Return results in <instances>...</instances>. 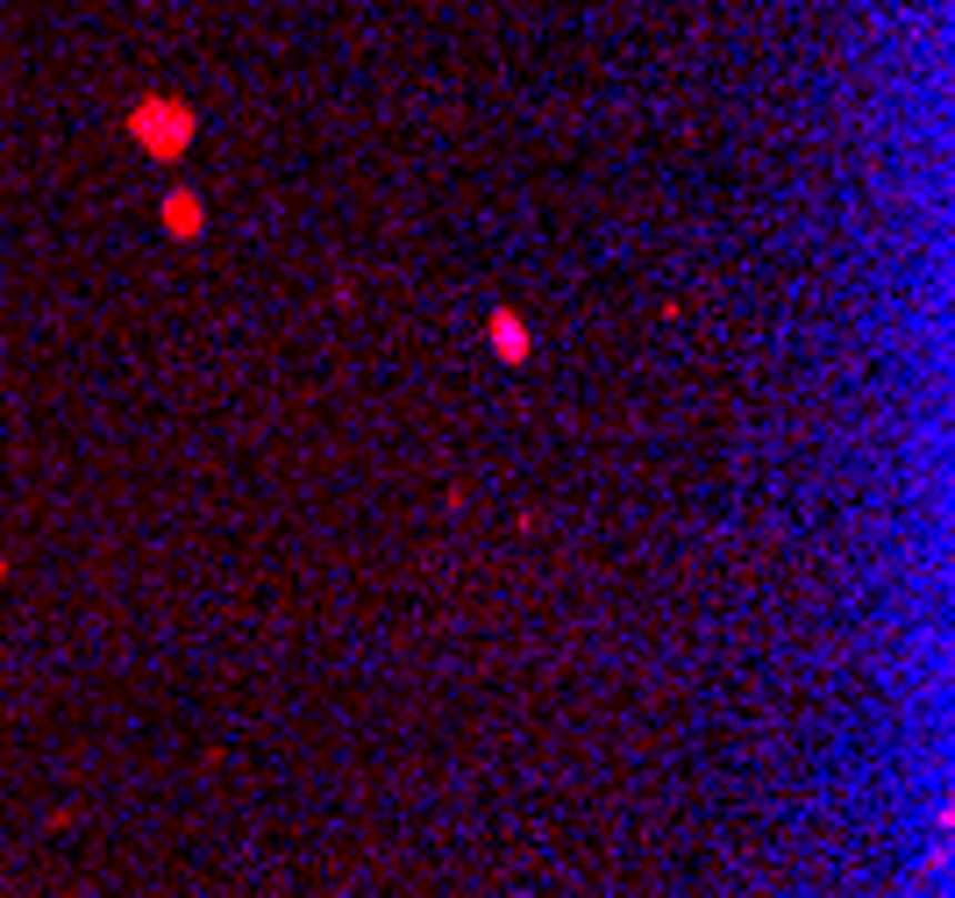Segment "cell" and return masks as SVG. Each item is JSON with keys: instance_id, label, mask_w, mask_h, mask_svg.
<instances>
[{"instance_id": "1", "label": "cell", "mask_w": 955, "mask_h": 898, "mask_svg": "<svg viewBox=\"0 0 955 898\" xmlns=\"http://www.w3.org/2000/svg\"><path fill=\"white\" fill-rule=\"evenodd\" d=\"M135 135H143L150 150H164V158H172V150H185V135H193V129H185L179 108H143V114H135Z\"/></svg>"}, {"instance_id": "2", "label": "cell", "mask_w": 955, "mask_h": 898, "mask_svg": "<svg viewBox=\"0 0 955 898\" xmlns=\"http://www.w3.org/2000/svg\"><path fill=\"white\" fill-rule=\"evenodd\" d=\"M492 350H500L506 364H521L527 357V321L521 314H492Z\"/></svg>"}, {"instance_id": "3", "label": "cell", "mask_w": 955, "mask_h": 898, "mask_svg": "<svg viewBox=\"0 0 955 898\" xmlns=\"http://www.w3.org/2000/svg\"><path fill=\"white\" fill-rule=\"evenodd\" d=\"M164 229H172V235H200V200L193 193H172V200H164Z\"/></svg>"}, {"instance_id": "4", "label": "cell", "mask_w": 955, "mask_h": 898, "mask_svg": "<svg viewBox=\"0 0 955 898\" xmlns=\"http://www.w3.org/2000/svg\"><path fill=\"white\" fill-rule=\"evenodd\" d=\"M0 578H8V564H0Z\"/></svg>"}]
</instances>
